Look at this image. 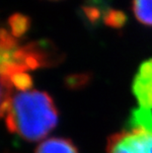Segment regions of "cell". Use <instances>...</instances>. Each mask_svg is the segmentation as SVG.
Returning <instances> with one entry per match:
<instances>
[{
  "mask_svg": "<svg viewBox=\"0 0 152 153\" xmlns=\"http://www.w3.org/2000/svg\"><path fill=\"white\" fill-rule=\"evenodd\" d=\"M104 23L111 28L119 29L127 22V16L122 11L116 9H108L103 16Z\"/></svg>",
  "mask_w": 152,
  "mask_h": 153,
  "instance_id": "cell-9",
  "label": "cell"
},
{
  "mask_svg": "<svg viewBox=\"0 0 152 153\" xmlns=\"http://www.w3.org/2000/svg\"><path fill=\"white\" fill-rule=\"evenodd\" d=\"M107 153H152V133L141 128L115 133L109 138Z\"/></svg>",
  "mask_w": 152,
  "mask_h": 153,
  "instance_id": "cell-2",
  "label": "cell"
},
{
  "mask_svg": "<svg viewBox=\"0 0 152 153\" xmlns=\"http://www.w3.org/2000/svg\"><path fill=\"white\" fill-rule=\"evenodd\" d=\"M1 81L8 83L12 88H16L20 92L30 90L33 85L32 77L27 72H16L7 77H1Z\"/></svg>",
  "mask_w": 152,
  "mask_h": 153,
  "instance_id": "cell-8",
  "label": "cell"
},
{
  "mask_svg": "<svg viewBox=\"0 0 152 153\" xmlns=\"http://www.w3.org/2000/svg\"><path fill=\"white\" fill-rule=\"evenodd\" d=\"M129 129L141 128L152 133V113L151 110L137 108L131 112L128 119Z\"/></svg>",
  "mask_w": 152,
  "mask_h": 153,
  "instance_id": "cell-5",
  "label": "cell"
},
{
  "mask_svg": "<svg viewBox=\"0 0 152 153\" xmlns=\"http://www.w3.org/2000/svg\"><path fill=\"white\" fill-rule=\"evenodd\" d=\"M8 26L11 34L15 38H21L29 30L31 26V20L28 16L20 13H15L8 19Z\"/></svg>",
  "mask_w": 152,
  "mask_h": 153,
  "instance_id": "cell-7",
  "label": "cell"
},
{
  "mask_svg": "<svg viewBox=\"0 0 152 153\" xmlns=\"http://www.w3.org/2000/svg\"><path fill=\"white\" fill-rule=\"evenodd\" d=\"M132 11L140 23L152 27V0H132Z\"/></svg>",
  "mask_w": 152,
  "mask_h": 153,
  "instance_id": "cell-6",
  "label": "cell"
},
{
  "mask_svg": "<svg viewBox=\"0 0 152 153\" xmlns=\"http://www.w3.org/2000/svg\"><path fill=\"white\" fill-rule=\"evenodd\" d=\"M1 115L8 131L29 141L41 140L56 128L59 113L51 97L38 90L14 94L1 82Z\"/></svg>",
  "mask_w": 152,
  "mask_h": 153,
  "instance_id": "cell-1",
  "label": "cell"
},
{
  "mask_svg": "<svg viewBox=\"0 0 152 153\" xmlns=\"http://www.w3.org/2000/svg\"><path fill=\"white\" fill-rule=\"evenodd\" d=\"M36 153H78V151L68 139L53 137L42 142Z\"/></svg>",
  "mask_w": 152,
  "mask_h": 153,
  "instance_id": "cell-4",
  "label": "cell"
},
{
  "mask_svg": "<svg viewBox=\"0 0 152 153\" xmlns=\"http://www.w3.org/2000/svg\"><path fill=\"white\" fill-rule=\"evenodd\" d=\"M132 93L140 108L152 109V58L140 64L132 82Z\"/></svg>",
  "mask_w": 152,
  "mask_h": 153,
  "instance_id": "cell-3",
  "label": "cell"
},
{
  "mask_svg": "<svg viewBox=\"0 0 152 153\" xmlns=\"http://www.w3.org/2000/svg\"><path fill=\"white\" fill-rule=\"evenodd\" d=\"M82 10L87 19L92 23L97 22L102 16V12L95 5H85L82 7Z\"/></svg>",
  "mask_w": 152,
  "mask_h": 153,
  "instance_id": "cell-10",
  "label": "cell"
}]
</instances>
